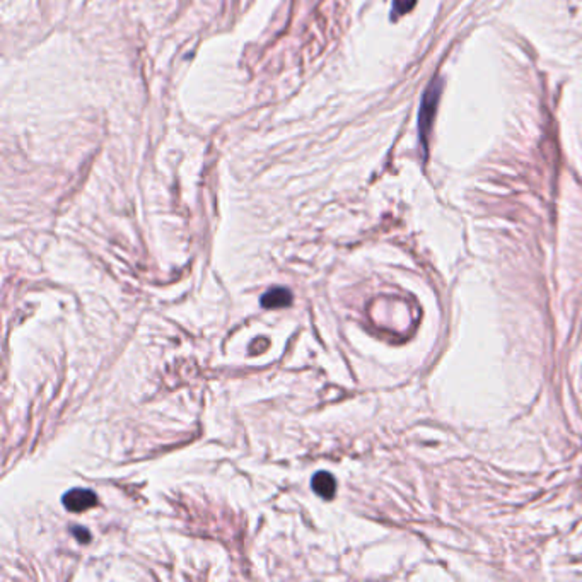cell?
<instances>
[{"instance_id":"cell-6","label":"cell","mask_w":582,"mask_h":582,"mask_svg":"<svg viewBox=\"0 0 582 582\" xmlns=\"http://www.w3.org/2000/svg\"><path fill=\"white\" fill-rule=\"evenodd\" d=\"M72 533H74V536L80 541V543H87V541L91 540V535H89L87 529L80 528V526H76V528L72 529Z\"/></svg>"},{"instance_id":"cell-3","label":"cell","mask_w":582,"mask_h":582,"mask_svg":"<svg viewBox=\"0 0 582 582\" xmlns=\"http://www.w3.org/2000/svg\"><path fill=\"white\" fill-rule=\"evenodd\" d=\"M292 304V292L289 289L275 287L270 289L263 294L262 306L265 309H280V307H287Z\"/></svg>"},{"instance_id":"cell-4","label":"cell","mask_w":582,"mask_h":582,"mask_svg":"<svg viewBox=\"0 0 582 582\" xmlns=\"http://www.w3.org/2000/svg\"><path fill=\"white\" fill-rule=\"evenodd\" d=\"M311 487L316 492L318 495L323 497V499H333L336 492V481L333 478V474L328 472H318L311 480Z\"/></svg>"},{"instance_id":"cell-5","label":"cell","mask_w":582,"mask_h":582,"mask_svg":"<svg viewBox=\"0 0 582 582\" xmlns=\"http://www.w3.org/2000/svg\"><path fill=\"white\" fill-rule=\"evenodd\" d=\"M415 3H417V0H395V3H393V17L410 12L415 7Z\"/></svg>"},{"instance_id":"cell-2","label":"cell","mask_w":582,"mask_h":582,"mask_svg":"<svg viewBox=\"0 0 582 582\" xmlns=\"http://www.w3.org/2000/svg\"><path fill=\"white\" fill-rule=\"evenodd\" d=\"M62 502L70 513H84V511L98 506V495L87 488H74V490L67 492Z\"/></svg>"},{"instance_id":"cell-1","label":"cell","mask_w":582,"mask_h":582,"mask_svg":"<svg viewBox=\"0 0 582 582\" xmlns=\"http://www.w3.org/2000/svg\"><path fill=\"white\" fill-rule=\"evenodd\" d=\"M440 89H443V86H440L439 80H436V83H432L431 86H429V89L424 94V99H422L420 118H418V130H420V140H422V144H424V147L427 146L429 130H431L432 127V120L437 110V101H439Z\"/></svg>"}]
</instances>
